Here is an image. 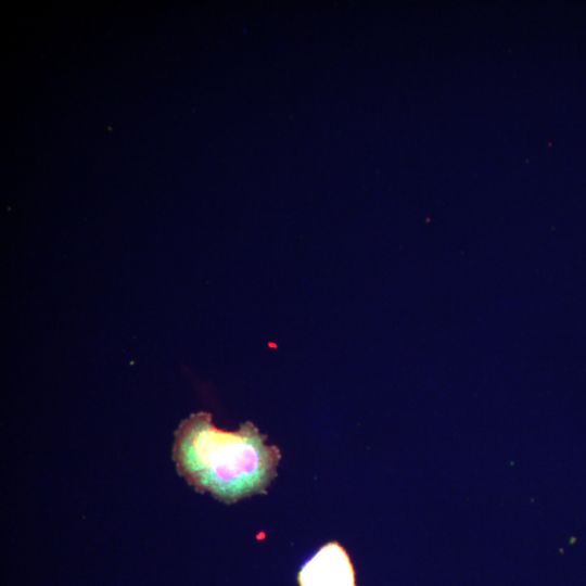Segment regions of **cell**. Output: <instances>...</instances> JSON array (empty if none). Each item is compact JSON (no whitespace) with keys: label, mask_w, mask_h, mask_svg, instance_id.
<instances>
[{"label":"cell","mask_w":586,"mask_h":586,"mask_svg":"<svg viewBox=\"0 0 586 586\" xmlns=\"http://www.w3.org/2000/svg\"><path fill=\"white\" fill-rule=\"evenodd\" d=\"M247 421L237 431L215 426L212 415L198 412L184 419L175 434L173 457L178 473L199 493L233 504L266 494L281 459L276 445Z\"/></svg>","instance_id":"1"},{"label":"cell","mask_w":586,"mask_h":586,"mask_svg":"<svg viewBox=\"0 0 586 586\" xmlns=\"http://www.w3.org/2000/svg\"><path fill=\"white\" fill-rule=\"evenodd\" d=\"M300 586H356L355 571L345 548L337 542L323 545L301 568Z\"/></svg>","instance_id":"2"}]
</instances>
